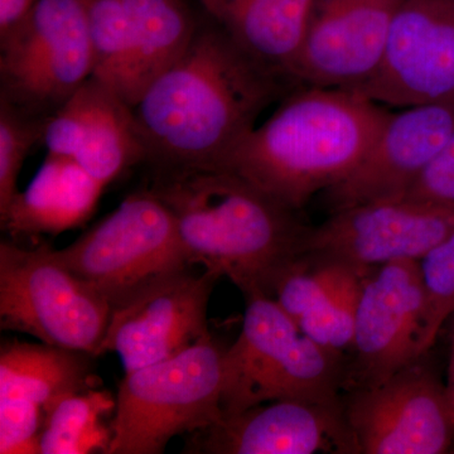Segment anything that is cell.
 <instances>
[{"mask_svg": "<svg viewBox=\"0 0 454 454\" xmlns=\"http://www.w3.org/2000/svg\"><path fill=\"white\" fill-rule=\"evenodd\" d=\"M293 88L203 13L186 51L131 109L145 164L221 169L262 113Z\"/></svg>", "mask_w": 454, "mask_h": 454, "instance_id": "1", "label": "cell"}, {"mask_svg": "<svg viewBox=\"0 0 454 454\" xmlns=\"http://www.w3.org/2000/svg\"><path fill=\"white\" fill-rule=\"evenodd\" d=\"M151 170L148 190L172 212L191 264L219 271L245 298H271L309 232L300 211L230 170Z\"/></svg>", "mask_w": 454, "mask_h": 454, "instance_id": "2", "label": "cell"}, {"mask_svg": "<svg viewBox=\"0 0 454 454\" xmlns=\"http://www.w3.org/2000/svg\"><path fill=\"white\" fill-rule=\"evenodd\" d=\"M390 116L381 104L349 90L297 86L221 169L300 211L348 177Z\"/></svg>", "mask_w": 454, "mask_h": 454, "instance_id": "3", "label": "cell"}, {"mask_svg": "<svg viewBox=\"0 0 454 454\" xmlns=\"http://www.w3.org/2000/svg\"><path fill=\"white\" fill-rule=\"evenodd\" d=\"M243 328L223 358V411L238 414L278 400L337 403L346 363L301 333L273 298H245Z\"/></svg>", "mask_w": 454, "mask_h": 454, "instance_id": "4", "label": "cell"}, {"mask_svg": "<svg viewBox=\"0 0 454 454\" xmlns=\"http://www.w3.org/2000/svg\"><path fill=\"white\" fill-rule=\"evenodd\" d=\"M223 352L207 334L168 360L125 372L106 454L163 453L176 435L219 422Z\"/></svg>", "mask_w": 454, "mask_h": 454, "instance_id": "5", "label": "cell"}, {"mask_svg": "<svg viewBox=\"0 0 454 454\" xmlns=\"http://www.w3.org/2000/svg\"><path fill=\"white\" fill-rule=\"evenodd\" d=\"M59 258L114 309L190 267L172 212L148 188L83 232Z\"/></svg>", "mask_w": 454, "mask_h": 454, "instance_id": "6", "label": "cell"}, {"mask_svg": "<svg viewBox=\"0 0 454 454\" xmlns=\"http://www.w3.org/2000/svg\"><path fill=\"white\" fill-rule=\"evenodd\" d=\"M112 317L109 301L74 274L57 250L0 244L2 327L57 348L98 356Z\"/></svg>", "mask_w": 454, "mask_h": 454, "instance_id": "7", "label": "cell"}, {"mask_svg": "<svg viewBox=\"0 0 454 454\" xmlns=\"http://www.w3.org/2000/svg\"><path fill=\"white\" fill-rule=\"evenodd\" d=\"M94 73L83 0H35L0 37V98L47 119Z\"/></svg>", "mask_w": 454, "mask_h": 454, "instance_id": "8", "label": "cell"}, {"mask_svg": "<svg viewBox=\"0 0 454 454\" xmlns=\"http://www.w3.org/2000/svg\"><path fill=\"white\" fill-rule=\"evenodd\" d=\"M94 73L133 109L186 51L202 9L195 0H83Z\"/></svg>", "mask_w": 454, "mask_h": 454, "instance_id": "9", "label": "cell"}, {"mask_svg": "<svg viewBox=\"0 0 454 454\" xmlns=\"http://www.w3.org/2000/svg\"><path fill=\"white\" fill-rule=\"evenodd\" d=\"M453 230L454 208L405 199L361 203L309 226L301 256L367 273L390 262H419Z\"/></svg>", "mask_w": 454, "mask_h": 454, "instance_id": "10", "label": "cell"}, {"mask_svg": "<svg viewBox=\"0 0 454 454\" xmlns=\"http://www.w3.org/2000/svg\"><path fill=\"white\" fill-rule=\"evenodd\" d=\"M346 419L361 454H442L454 437L447 387L424 357L372 387L348 391Z\"/></svg>", "mask_w": 454, "mask_h": 454, "instance_id": "11", "label": "cell"}, {"mask_svg": "<svg viewBox=\"0 0 454 454\" xmlns=\"http://www.w3.org/2000/svg\"><path fill=\"white\" fill-rule=\"evenodd\" d=\"M424 322L426 294L418 262H390L367 271L346 360V393L381 384L426 356Z\"/></svg>", "mask_w": 454, "mask_h": 454, "instance_id": "12", "label": "cell"}, {"mask_svg": "<svg viewBox=\"0 0 454 454\" xmlns=\"http://www.w3.org/2000/svg\"><path fill=\"white\" fill-rule=\"evenodd\" d=\"M352 91L403 109L454 107V0H403L378 73Z\"/></svg>", "mask_w": 454, "mask_h": 454, "instance_id": "13", "label": "cell"}, {"mask_svg": "<svg viewBox=\"0 0 454 454\" xmlns=\"http://www.w3.org/2000/svg\"><path fill=\"white\" fill-rule=\"evenodd\" d=\"M221 277L212 269L197 276L187 268L149 286L113 310L98 355L116 352L131 372L195 345L210 334L208 301Z\"/></svg>", "mask_w": 454, "mask_h": 454, "instance_id": "14", "label": "cell"}, {"mask_svg": "<svg viewBox=\"0 0 454 454\" xmlns=\"http://www.w3.org/2000/svg\"><path fill=\"white\" fill-rule=\"evenodd\" d=\"M403 0H318L293 67L295 86L356 90L378 73Z\"/></svg>", "mask_w": 454, "mask_h": 454, "instance_id": "15", "label": "cell"}, {"mask_svg": "<svg viewBox=\"0 0 454 454\" xmlns=\"http://www.w3.org/2000/svg\"><path fill=\"white\" fill-rule=\"evenodd\" d=\"M186 453L358 454L346 419L343 399L337 403L278 400L241 413L225 415L197 430Z\"/></svg>", "mask_w": 454, "mask_h": 454, "instance_id": "16", "label": "cell"}, {"mask_svg": "<svg viewBox=\"0 0 454 454\" xmlns=\"http://www.w3.org/2000/svg\"><path fill=\"white\" fill-rule=\"evenodd\" d=\"M453 129L452 106H411L391 114L361 162L343 181L325 191L333 212L361 203L402 199Z\"/></svg>", "mask_w": 454, "mask_h": 454, "instance_id": "17", "label": "cell"}, {"mask_svg": "<svg viewBox=\"0 0 454 454\" xmlns=\"http://www.w3.org/2000/svg\"><path fill=\"white\" fill-rule=\"evenodd\" d=\"M41 145L76 160L106 187L146 158L131 107L92 76L47 118Z\"/></svg>", "mask_w": 454, "mask_h": 454, "instance_id": "18", "label": "cell"}, {"mask_svg": "<svg viewBox=\"0 0 454 454\" xmlns=\"http://www.w3.org/2000/svg\"><path fill=\"white\" fill-rule=\"evenodd\" d=\"M256 64L284 82L292 74L318 0H195Z\"/></svg>", "mask_w": 454, "mask_h": 454, "instance_id": "19", "label": "cell"}, {"mask_svg": "<svg viewBox=\"0 0 454 454\" xmlns=\"http://www.w3.org/2000/svg\"><path fill=\"white\" fill-rule=\"evenodd\" d=\"M104 188L76 160L47 153L35 178L0 217L12 235H59L85 225Z\"/></svg>", "mask_w": 454, "mask_h": 454, "instance_id": "20", "label": "cell"}, {"mask_svg": "<svg viewBox=\"0 0 454 454\" xmlns=\"http://www.w3.org/2000/svg\"><path fill=\"white\" fill-rule=\"evenodd\" d=\"M83 352L12 340L0 352V397L35 403L43 411L62 396L91 389Z\"/></svg>", "mask_w": 454, "mask_h": 454, "instance_id": "21", "label": "cell"}, {"mask_svg": "<svg viewBox=\"0 0 454 454\" xmlns=\"http://www.w3.org/2000/svg\"><path fill=\"white\" fill-rule=\"evenodd\" d=\"M107 391L88 389L62 396L44 411L41 454L106 453L112 443V424L104 418L115 411Z\"/></svg>", "mask_w": 454, "mask_h": 454, "instance_id": "22", "label": "cell"}, {"mask_svg": "<svg viewBox=\"0 0 454 454\" xmlns=\"http://www.w3.org/2000/svg\"><path fill=\"white\" fill-rule=\"evenodd\" d=\"M346 265L309 258L295 259L274 283L273 298L295 322L333 294L351 274Z\"/></svg>", "mask_w": 454, "mask_h": 454, "instance_id": "23", "label": "cell"}, {"mask_svg": "<svg viewBox=\"0 0 454 454\" xmlns=\"http://www.w3.org/2000/svg\"><path fill=\"white\" fill-rule=\"evenodd\" d=\"M365 274H351L333 294L297 322L316 345L345 363L354 343L361 280Z\"/></svg>", "mask_w": 454, "mask_h": 454, "instance_id": "24", "label": "cell"}, {"mask_svg": "<svg viewBox=\"0 0 454 454\" xmlns=\"http://www.w3.org/2000/svg\"><path fill=\"white\" fill-rule=\"evenodd\" d=\"M46 121L0 98V217L20 192V169L33 146L41 145Z\"/></svg>", "mask_w": 454, "mask_h": 454, "instance_id": "25", "label": "cell"}, {"mask_svg": "<svg viewBox=\"0 0 454 454\" xmlns=\"http://www.w3.org/2000/svg\"><path fill=\"white\" fill-rule=\"evenodd\" d=\"M424 294L423 349L428 354L439 331L454 316V230L418 262Z\"/></svg>", "mask_w": 454, "mask_h": 454, "instance_id": "26", "label": "cell"}, {"mask_svg": "<svg viewBox=\"0 0 454 454\" xmlns=\"http://www.w3.org/2000/svg\"><path fill=\"white\" fill-rule=\"evenodd\" d=\"M44 411L22 399L0 397V453L41 454Z\"/></svg>", "mask_w": 454, "mask_h": 454, "instance_id": "27", "label": "cell"}, {"mask_svg": "<svg viewBox=\"0 0 454 454\" xmlns=\"http://www.w3.org/2000/svg\"><path fill=\"white\" fill-rule=\"evenodd\" d=\"M402 199L454 208V129L443 148Z\"/></svg>", "mask_w": 454, "mask_h": 454, "instance_id": "28", "label": "cell"}, {"mask_svg": "<svg viewBox=\"0 0 454 454\" xmlns=\"http://www.w3.org/2000/svg\"><path fill=\"white\" fill-rule=\"evenodd\" d=\"M35 0H0V37L27 16Z\"/></svg>", "mask_w": 454, "mask_h": 454, "instance_id": "29", "label": "cell"}, {"mask_svg": "<svg viewBox=\"0 0 454 454\" xmlns=\"http://www.w3.org/2000/svg\"><path fill=\"white\" fill-rule=\"evenodd\" d=\"M452 325V334H450V367H448V382H447V393L448 399H450V409H452L453 419H454V316Z\"/></svg>", "mask_w": 454, "mask_h": 454, "instance_id": "30", "label": "cell"}]
</instances>
